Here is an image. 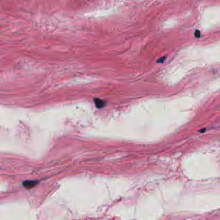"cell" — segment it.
<instances>
[{
	"label": "cell",
	"mask_w": 220,
	"mask_h": 220,
	"mask_svg": "<svg viewBox=\"0 0 220 220\" xmlns=\"http://www.w3.org/2000/svg\"><path fill=\"white\" fill-rule=\"evenodd\" d=\"M36 184H37V182L36 181H26L23 183L24 186L27 189H31L35 186Z\"/></svg>",
	"instance_id": "1"
},
{
	"label": "cell",
	"mask_w": 220,
	"mask_h": 220,
	"mask_svg": "<svg viewBox=\"0 0 220 220\" xmlns=\"http://www.w3.org/2000/svg\"><path fill=\"white\" fill-rule=\"evenodd\" d=\"M94 103L96 104V105L97 108H103V107H105V102L103 100H100V99H94Z\"/></svg>",
	"instance_id": "2"
}]
</instances>
